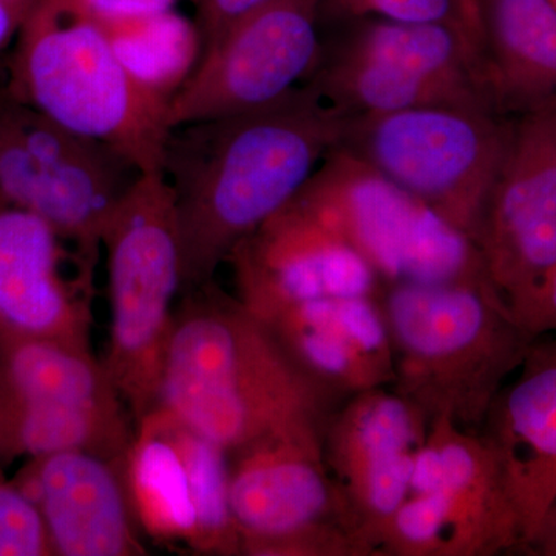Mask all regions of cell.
<instances>
[{
	"instance_id": "cell-1",
	"label": "cell",
	"mask_w": 556,
	"mask_h": 556,
	"mask_svg": "<svg viewBox=\"0 0 556 556\" xmlns=\"http://www.w3.org/2000/svg\"><path fill=\"white\" fill-rule=\"evenodd\" d=\"M350 116L302 84L263 108L170 130L161 172L177 207L181 291L215 280L233 249L298 195Z\"/></svg>"
},
{
	"instance_id": "cell-2",
	"label": "cell",
	"mask_w": 556,
	"mask_h": 556,
	"mask_svg": "<svg viewBox=\"0 0 556 556\" xmlns=\"http://www.w3.org/2000/svg\"><path fill=\"white\" fill-rule=\"evenodd\" d=\"M343 401L215 280L179 294L159 405L226 452L285 428L327 426Z\"/></svg>"
},
{
	"instance_id": "cell-3",
	"label": "cell",
	"mask_w": 556,
	"mask_h": 556,
	"mask_svg": "<svg viewBox=\"0 0 556 556\" xmlns=\"http://www.w3.org/2000/svg\"><path fill=\"white\" fill-rule=\"evenodd\" d=\"M393 351L391 387L428 420L481 430L486 413L532 345L490 281L397 283L380 289Z\"/></svg>"
},
{
	"instance_id": "cell-4",
	"label": "cell",
	"mask_w": 556,
	"mask_h": 556,
	"mask_svg": "<svg viewBox=\"0 0 556 556\" xmlns=\"http://www.w3.org/2000/svg\"><path fill=\"white\" fill-rule=\"evenodd\" d=\"M7 90L73 134L115 150L141 174L161 172L170 102L131 76L97 22L36 0L17 33Z\"/></svg>"
},
{
	"instance_id": "cell-5",
	"label": "cell",
	"mask_w": 556,
	"mask_h": 556,
	"mask_svg": "<svg viewBox=\"0 0 556 556\" xmlns=\"http://www.w3.org/2000/svg\"><path fill=\"white\" fill-rule=\"evenodd\" d=\"M102 252L110 305L102 362L135 422L159 405L182 289L177 207L163 172L139 174L124 193L102 232Z\"/></svg>"
},
{
	"instance_id": "cell-6",
	"label": "cell",
	"mask_w": 556,
	"mask_h": 556,
	"mask_svg": "<svg viewBox=\"0 0 556 556\" xmlns=\"http://www.w3.org/2000/svg\"><path fill=\"white\" fill-rule=\"evenodd\" d=\"M287 206L345 241L375 270L382 288L490 281L468 237L338 148Z\"/></svg>"
},
{
	"instance_id": "cell-7",
	"label": "cell",
	"mask_w": 556,
	"mask_h": 556,
	"mask_svg": "<svg viewBox=\"0 0 556 556\" xmlns=\"http://www.w3.org/2000/svg\"><path fill=\"white\" fill-rule=\"evenodd\" d=\"M325 428H285L228 453L240 555L375 556L325 463Z\"/></svg>"
},
{
	"instance_id": "cell-8",
	"label": "cell",
	"mask_w": 556,
	"mask_h": 556,
	"mask_svg": "<svg viewBox=\"0 0 556 556\" xmlns=\"http://www.w3.org/2000/svg\"><path fill=\"white\" fill-rule=\"evenodd\" d=\"M508 134L510 123L492 110L433 105L350 116L338 149L364 161L471 241Z\"/></svg>"
},
{
	"instance_id": "cell-9",
	"label": "cell",
	"mask_w": 556,
	"mask_h": 556,
	"mask_svg": "<svg viewBox=\"0 0 556 556\" xmlns=\"http://www.w3.org/2000/svg\"><path fill=\"white\" fill-rule=\"evenodd\" d=\"M139 174L115 150L0 91V193L49 223L93 273L110 215Z\"/></svg>"
},
{
	"instance_id": "cell-10",
	"label": "cell",
	"mask_w": 556,
	"mask_h": 556,
	"mask_svg": "<svg viewBox=\"0 0 556 556\" xmlns=\"http://www.w3.org/2000/svg\"><path fill=\"white\" fill-rule=\"evenodd\" d=\"M123 470L131 510L150 543L185 554L240 556L226 450L156 405L135 420Z\"/></svg>"
},
{
	"instance_id": "cell-11",
	"label": "cell",
	"mask_w": 556,
	"mask_h": 556,
	"mask_svg": "<svg viewBox=\"0 0 556 556\" xmlns=\"http://www.w3.org/2000/svg\"><path fill=\"white\" fill-rule=\"evenodd\" d=\"M321 13L324 0H269L229 25L172 98L170 129L260 109L302 86L324 53Z\"/></svg>"
},
{
	"instance_id": "cell-12",
	"label": "cell",
	"mask_w": 556,
	"mask_h": 556,
	"mask_svg": "<svg viewBox=\"0 0 556 556\" xmlns=\"http://www.w3.org/2000/svg\"><path fill=\"white\" fill-rule=\"evenodd\" d=\"M471 243L508 308L556 265V105L510 123Z\"/></svg>"
},
{
	"instance_id": "cell-13",
	"label": "cell",
	"mask_w": 556,
	"mask_h": 556,
	"mask_svg": "<svg viewBox=\"0 0 556 556\" xmlns=\"http://www.w3.org/2000/svg\"><path fill=\"white\" fill-rule=\"evenodd\" d=\"M427 416L387 387L348 397L329 417L325 463L348 507L379 556V538L409 496Z\"/></svg>"
},
{
	"instance_id": "cell-14",
	"label": "cell",
	"mask_w": 556,
	"mask_h": 556,
	"mask_svg": "<svg viewBox=\"0 0 556 556\" xmlns=\"http://www.w3.org/2000/svg\"><path fill=\"white\" fill-rule=\"evenodd\" d=\"M90 277L49 223L0 193V334L91 348Z\"/></svg>"
},
{
	"instance_id": "cell-15",
	"label": "cell",
	"mask_w": 556,
	"mask_h": 556,
	"mask_svg": "<svg viewBox=\"0 0 556 556\" xmlns=\"http://www.w3.org/2000/svg\"><path fill=\"white\" fill-rule=\"evenodd\" d=\"M123 459L60 450L25 460L13 481L38 510L53 556H146Z\"/></svg>"
},
{
	"instance_id": "cell-16",
	"label": "cell",
	"mask_w": 556,
	"mask_h": 556,
	"mask_svg": "<svg viewBox=\"0 0 556 556\" xmlns=\"http://www.w3.org/2000/svg\"><path fill=\"white\" fill-rule=\"evenodd\" d=\"M519 369L479 433L500 460L527 551L556 496V336L533 340Z\"/></svg>"
},
{
	"instance_id": "cell-17",
	"label": "cell",
	"mask_w": 556,
	"mask_h": 556,
	"mask_svg": "<svg viewBox=\"0 0 556 556\" xmlns=\"http://www.w3.org/2000/svg\"><path fill=\"white\" fill-rule=\"evenodd\" d=\"M257 317L300 368L339 397L393 383V351L378 298L305 300Z\"/></svg>"
},
{
	"instance_id": "cell-18",
	"label": "cell",
	"mask_w": 556,
	"mask_h": 556,
	"mask_svg": "<svg viewBox=\"0 0 556 556\" xmlns=\"http://www.w3.org/2000/svg\"><path fill=\"white\" fill-rule=\"evenodd\" d=\"M481 78L500 116L556 105V9L548 0L482 2Z\"/></svg>"
},
{
	"instance_id": "cell-19",
	"label": "cell",
	"mask_w": 556,
	"mask_h": 556,
	"mask_svg": "<svg viewBox=\"0 0 556 556\" xmlns=\"http://www.w3.org/2000/svg\"><path fill=\"white\" fill-rule=\"evenodd\" d=\"M514 548H522L514 508L453 489L409 495L379 538V556H492Z\"/></svg>"
},
{
	"instance_id": "cell-20",
	"label": "cell",
	"mask_w": 556,
	"mask_h": 556,
	"mask_svg": "<svg viewBox=\"0 0 556 556\" xmlns=\"http://www.w3.org/2000/svg\"><path fill=\"white\" fill-rule=\"evenodd\" d=\"M131 433L134 419L126 407L64 404L0 376V466L60 450L123 459Z\"/></svg>"
},
{
	"instance_id": "cell-21",
	"label": "cell",
	"mask_w": 556,
	"mask_h": 556,
	"mask_svg": "<svg viewBox=\"0 0 556 556\" xmlns=\"http://www.w3.org/2000/svg\"><path fill=\"white\" fill-rule=\"evenodd\" d=\"M101 27L131 76L169 102L203 53L199 25L175 9Z\"/></svg>"
},
{
	"instance_id": "cell-22",
	"label": "cell",
	"mask_w": 556,
	"mask_h": 556,
	"mask_svg": "<svg viewBox=\"0 0 556 556\" xmlns=\"http://www.w3.org/2000/svg\"><path fill=\"white\" fill-rule=\"evenodd\" d=\"M0 556H53L31 501L0 466Z\"/></svg>"
},
{
	"instance_id": "cell-23",
	"label": "cell",
	"mask_w": 556,
	"mask_h": 556,
	"mask_svg": "<svg viewBox=\"0 0 556 556\" xmlns=\"http://www.w3.org/2000/svg\"><path fill=\"white\" fill-rule=\"evenodd\" d=\"M371 16L401 22H445L463 28L468 35L457 0H324L321 20H367Z\"/></svg>"
},
{
	"instance_id": "cell-24",
	"label": "cell",
	"mask_w": 556,
	"mask_h": 556,
	"mask_svg": "<svg viewBox=\"0 0 556 556\" xmlns=\"http://www.w3.org/2000/svg\"><path fill=\"white\" fill-rule=\"evenodd\" d=\"M51 2L97 24L112 25L174 10L179 0H51Z\"/></svg>"
},
{
	"instance_id": "cell-25",
	"label": "cell",
	"mask_w": 556,
	"mask_h": 556,
	"mask_svg": "<svg viewBox=\"0 0 556 556\" xmlns=\"http://www.w3.org/2000/svg\"><path fill=\"white\" fill-rule=\"evenodd\" d=\"M508 309L532 338L556 332V265L530 294Z\"/></svg>"
},
{
	"instance_id": "cell-26",
	"label": "cell",
	"mask_w": 556,
	"mask_h": 556,
	"mask_svg": "<svg viewBox=\"0 0 556 556\" xmlns=\"http://www.w3.org/2000/svg\"><path fill=\"white\" fill-rule=\"evenodd\" d=\"M195 5L197 25L203 39V49L222 35L229 25L247 16L269 0H190Z\"/></svg>"
},
{
	"instance_id": "cell-27",
	"label": "cell",
	"mask_w": 556,
	"mask_h": 556,
	"mask_svg": "<svg viewBox=\"0 0 556 556\" xmlns=\"http://www.w3.org/2000/svg\"><path fill=\"white\" fill-rule=\"evenodd\" d=\"M35 3L36 0H0V51L17 38Z\"/></svg>"
},
{
	"instance_id": "cell-28",
	"label": "cell",
	"mask_w": 556,
	"mask_h": 556,
	"mask_svg": "<svg viewBox=\"0 0 556 556\" xmlns=\"http://www.w3.org/2000/svg\"><path fill=\"white\" fill-rule=\"evenodd\" d=\"M527 551H533L538 555L556 556V496Z\"/></svg>"
},
{
	"instance_id": "cell-29",
	"label": "cell",
	"mask_w": 556,
	"mask_h": 556,
	"mask_svg": "<svg viewBox=\"0 0 556 556\" xmlns=\"http://www.w3.org/2000/svg\"><path fill=\"white\" fill-rule=\"evenodd\" d=\"M482 2L484 0H457L464 25L475 46L478 47L479 54H481L482 43Z\"/></svg>"
},
{
	"instance_id": "cell-30",
	"label": "cell",
	"mask_w": 556,
	"mask_h": 556,
	"mask_svg": "<svg viewBox=\"0 0 556 556\" xmlns=\"http://www.w3.org/2000/svg\"><path fill=\"white\" fill-rule=\"evenodd\" d=\"M548 2H551V3H552V5H554V7H555V9H556V0H548Z\"/></svg>"
}]
</instances>
